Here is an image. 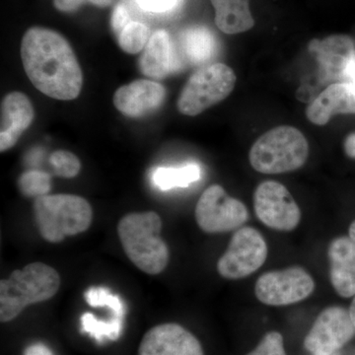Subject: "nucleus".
<instances>
[{
    "instance_id": "1",
    "label": "nucleus",
    "mask_w": 355,
    "mask_h": 355,
    "mask_svg": "<svg viewBox=\"0 0 355 355\" xmlns=\"http://www.w3.org/2000/svg\"><path fill=\"white\" fill-rule=\"evenodd\" d=\"M21 58L28 78L40 92L62 101L80 94L83 70L71 46L60 33L30 28L21 42Z\"/></svg>"
},
{
    "instance_id": "2",
    "label": "nucleus",
    "mask_w": 355,
    "mask_h": 355,
    "mask_svg": "<svg viewBox=\"0 0 355 355\" xmlns=\"http://www.w3.org/2000/svg\"><path fill=\"white\" fill-rule=\"evenodd\" d=\"M162 225L156 212H132L123 216L116 228L128 258L147 275H159L169 263V249L160 237Z\"/></svg>"
},
{
    "instance_id": "3",
    "label": "nucleus",
    "mask_w": 355,
    "mask_h": 355,
    "mask_svg": "<svg viewBox=\"0 0 355 355\" xmlns=\"http://www.w3.org/2000/svg\"><path fill=\"white\" fill-rule=\"evenodd\" d=\"M60 287L57 270L43 263H32L16 270L0 282V321L8 323L27 306L53 298Z\"/></svg>"
},
{
    "instance_id": "4",
    "label": "nucleus",
    "mask_w": 355,
    "mask_h": 355,
    "mask_svg": "<svg viewBox=\"0 0 355 355\" xmlns=\"http://www.w3.org/2000/svg\"><path fill=\"white\" fill-rule=\"evenodd\" d=\"M309 144L300 130L279 125L263 133L250 149L252 167L261 174H284L304 166Z\"/></svg>"
},
{
    "instance_id": "5",
    "label": "nucleus",
    "mask_w": 355,
    "mask_h": 355,
    "mask_svg": "<svg viewBox=\"0 0 355 355\" xmlns=\"http://www.w3.org/2000/svg\"><path fill=\"white\" fill-rule=\"evenodd\" d=\"M35 221L46 241L60 243L67 236L85 232L92 223L90 203L76 195L44 196L34 203Z\"/></svg>"
},
{
    "instance_id": "6",
    "label": "nucleus",
    "mask_w": 355,
    "mask_h": 355,
    "mask_svg": "<svg viewBox=\"0 0 355 355\" xmlns=\"http://www.w3.org/2000/svg\"><path fill=\"white\" fill-rule=\"evenodd\" d=\"M234 70L224 64L205 65L196 71L184 86L177 108L184 116H198L218 104L234 90Z\"/></svg>"
},
{
    "instance_id": "7",
    "label": "nucleus",
    "mask_w": 355,
    "mask_h": 355,
    "mask_svg": "<svg viewBox=\"0 0 355 355\" xmlns=\"http://www.w3.org/2000/svg\"><path fill=\"white\" fill-rule=\"evenodd\" d=\"M268 245L253 227L236 230L227 250L217 261V272L226 279H245L265 263Z\"/></svg>"
},
{
    "instance_id": "8",
    "label": "nucleus",
    "mask_w": 355,
    "mask_h": 355,
    "mask_svg": "<svg viewBox=\"0 0 355 355\" xmlns=\"http://www.w3.org/2000/svg\"><path fill=\"white\" fill-rule=\"evenodd\" d=\"M196 220L203 232L224 233L236 230L246 223V205L230 197L219 184L203 191L195 210Z\"/></svg>"
},
{
    "instance_id": "9",
    "label": "nucleus",
    "mask_w": 355,
    "mask_h": 355,
    "mask_svg": "<svg viewBox=\"0 0 355 355\" xmlns=\"http://www.w3.org/2000/svg\"><path fill=\"white\" fill-rule=\"evenodd\" d=\"M314 289V279L307 270L301 266H291L261 275L257 280L254 294L263 304L286 306L305 300Z\"/></svg>"
},
{
    "instance_id": "10",
    "label": "nucleus",
    "mask_w": 355,
    "mask_h": 355,
    "mask_svg": "<svg viewBox=\"0 0 355 355\" xmlns=\"http://www.w3.org/2000/svg\"><path fill=\"white\" fill-rule=\"evenodd\" d=\"M254 209L261 223L277 231L294 230L301 220V210L286 187L266 181L257 187Z\"/></svg>"
},
{
    "instance_id": "11",
    "label": "nucleus",
    "mask_w": 355,
    "mask_h": 355,
    "mask_svg": "<svg viewBox=\"0 0 355 355\" xmlns=\"http://www.w3.org/2000/svg\"><path fill=\"white\" fill-rule=\"evenodd\" d=\"M355 336L349 311L338 306L326 308L304 340V347L312 355H334Z\"/></svg>"
},
{
    "instance_id": "12",
    "label": "nucleus",
    "mask_w": 355,
    "mask_h": 355,
    "mask_svg": "<svg viewBox=\"0 0 355 355\" xmlns=\"http://www.w3.org/2000/svg\"><path fill=\"white\" fill-rule=\"evenodd\" d=\"M139 355H205L200 340L181 324H161L150 329L140 343Z\"/></svg>"
},
{
    "instance_id": "13",
    "label": "nucleus",
    "mask_w": 355,
    "mask_h": 355,
    "mask_svg": "<svg viewBox=\"0 0 355 355\" xmlns=\"http://www.w3.org/2000/svg\"><path fill=\"white\" fill-rule=\"evenodd\" d=\"M316 53L327 80L343 83L347 80L355 57V42L347 35L338 34L322 41L312 42L310 50Z\"/></svg>"
},
{
    "instance_id": "14",
    "label": "nucleus",
    "mask_w": 355,
    "mask_h": 355,
    "mask_svg": "<svg viewBox=\"0 0 355 355\" xmlns=\"http://www.w3.org/2000/svg\"><path fill=\"white\" fill-rule=\"evenodd\" d=\"M166 89L153 80H135L121 86L114 95V105L119 112L128 118H142L162 106Z\"/></svg>"
},
{
    "instance_id": "15",
    "label": "nucleus",
    "mask_w": 355,
    "mask_h": 355,
    "mask_svg": "<svg viewBox=\"0 0 355 355\" xmlns=\"http://www.w3.org/2000/svg\"><path fill=\"white\" fill-rule=\"evenodd\" d=\"M35 118L34 107L22 92H11L1 102L0 151L12 148Z\"/></svg>"
},
{
    "instance_id": "16",
    "label": "nucleus",
    "mask_w": 355,
    "mask_h": 355,
    "mask_svg": "<svg viewBox=\"0 0 355 355\" xmlns=\"http://www.w3.org/2000/svg\"><path fill=\"white\" fill-rule=\"evenodd\" d=\"M338 114H355V84L349 81L331 84L306 109L308 120L317 125H327Z\"/></svg>"
},
{
    "instance_id": "17",
    "label": "nucleus",
    "mask_w": 355,
    "mask_h": 355,
    "mask_svg": "<svg viewBox=\"0 0 355 355\" xmlns=\"http://www.w3.org/2000/svg\"><path fill=\"white\" fill-rule=\"evenodd\" d=\"M331 286L338 295H355V243L350 238H336L328 250Z\"/></svg>"
},
{
    "instance_id": "18",
    "label": "nucleus",
    "mask_w": 355,
    "mask_h": 355,
    "mask_svg": "<svg viewBox=\"0 0 355 355\" xmlns=\"http://www.w3.org/2000/svg\"><path fill=\"white\" fill-rule=\"evenodd\" d=\"M172 42L165 30L151 35L139 60V69L147 77L165 78L171 71Z\"/></svg>"
},
{
    "instance_id": "19",
    "label": "nucleus",
    "mask_w": 355,
    "mask_h": 355,
    "mask_svg": "<svg viewBox=\"0 0 355 355\" xmlns=\"http://www.w3.org/2000/svg\"><path fill=\"white\" fill-rule=\"evenodd\" d=\"M216 10V24L228 35L241 34L251 30L254 19L249 0H210Z\"/></svg>"
},
{
    "instance_id": "20",
    "label": "nucleus",
    "mask_w": 355,
    "mask_h": 355,
    "mask_svg": "<svg viewBox=\"0 0 355 355\" xmlns=\"http://www.w3.org/2000/svg\"><path fill=\"white\" fill-rule=\"evenodd\" d=\"M180 50L187 62L200 64L207 62L216 50L214 35L203 26H191L180 35Z\"/></svg>"
},
{
    "instance_id": "21",
    "label": "nucleus",
    "mask_w": 355,
    "mask_h": 355,
    "mask_svg": "<svg viewBox=\"0 0 355 355\" xmlns=\"http://www.w3.org/2000/svg\"><path fill=\"white\" fill-rule=\"evenodd\" d=\"M202 177L200 166L190 163L182 167H159L154 170L153 181L161 191L187 188Z\"/></svg>"
},
{
    "instance_id": "22",
    "label": "nucleus",
    "mask_w": 355,
    "mask_h": 355,
    "mask_svg": "<svg viewBox=\"0 0 355 355\" xmlns=\"http://www.w3.org/2000/svg\"><path fill=\"white\" fill-rule=\"evenodd\" d=\"M123 318L114 316L110 321L96 319L91 313H84L81 317V326L83 333L88 334L97 342H103L105 338L116 340L120 338L123 330Z\"/></svg>"
},
{
    "instance_id": "23",
    "label": "nucleus",
    "mask_w": 355,
    "mask_h": 355,
    "mask_svg": "<svg viewBox=\"0 0 355 355\" xmlns=\"http://www.w3.org/2000/svg\"><path fill=\"white\" fill-rule=\"evenodd\" d=\"M149 35L150 32L146 25L132 21L119 35V44L125 53L137 55L146 48L147 42L150 38Z\"/></svg>"
},
{
    "instance_id": "24",
    "label": "nucleus",
    "mask_w": 355,
    "mask_h": 355,
    "mask_svg": "<svg viewBox=\"0 0 355 355\" xmlns=\"http://www.w3.org/2000/svg\"><path fill=\"white\" fill-rule=\"evenodd\" d=\"M18 184L21 193L26 197H44L51 189V175L38 170H30L21 175Z\"/></svg>"
},
{
    "instance_id": "25",
    "label": "nucleus",
    "mask_w": 355,
    "mask_h": 355,
    "mask_svg": "<svg viewBox=\"0 0 355 355\" xmlns=\"http://www.w3.org/2000/svg\"><path fill=\"white\" fill-rule=\"evenodd\" d=\"M86 302L92 307H108L114 316L125 317V306L116 294H112L109 288L101 286L90 287L84 294Z\"/></svg>"
},
{
    "instance_id": "26",
    "label": "nucleus",
    "mask_w": 355,
    "mask_h": 355,
    "mask_svg": "<svg viewBox=\"0 0 355 355\" xmlns=\"http://www.w3.org/2000/svg\"><path fill=\"white\" fill-rule=\"evenodd\" d=\"M50 162L55 175L62 178H74L81 169V163L77 156L69 151L58 150L51 155Z\"/></svg>"
},
{
    "instance_id": "27",
    "label": "nucleus",
    "mask_w": 355,
    "mask_h": 355,
    "mask_svg": "<svg viewBox=\"0 0 355 355\" xmlns=\"http://www.w3.org/2000/svg\"><path fill=\"white\" fill-rule=\"evenodd\" d=\"M246 355H286L284 338L277 331H270L263 336L256 349Z\"/></svg>"
},
{
    "instance_id": "28",
    "label": "nucleus",
    "mask_w": 355,
    "mask_h": 355,
    "mask_svg": "<svg viewBox=\"0 0 355 355\" xmlns=\"http://www.w3.org/2000/svg\"><path fill=\"white\" fill-rule=\"evenodd\" d=\"M114 0H53V6L60 12L70 13L78 10L84 4H92V6L105 8L112 6Z\"/></svg>"
},
{
    "instance_id": "29",
    "label": "nucleus",
    "mask_w": 355,
    "mask_h": 355,
    "mask_svg": "<svg viewBox=\"0 0 355 355\" xmlns=\"http://www.w3.org/2000/svg\"><path fill=\"white\" fill-rule=\"evenodd\" d=\"M180 0H137V4L149 12L163 13L172 10Z\"/></svg>"
},
{
    "instance_id": "30",
    "label": "nucleus",
    "mask_w": 355,
    "mask_h": 355,
    "mask_svg": "<svg viewBox=\"0 0 355 355\" xmlns=\"http://www.w3.org/2000/svg\"><path fill=\"white\" fill-rule=\"evenodd\" d=\"M132 22L130 20V14H128V9L123 4H118L116 8L114 9L113 15H112L111 24L113 28L114 34L116 37L120 35V33L123 31V28Z\"/></svg>"
},
{
    "instance_id": "31",
    "label": "nucleus",
    "mask_w": 355,
    "mask_h": 355,
    "mask_svg": "<svg viewBox=\"0 0 355 355\" xmlns=\"http://www.w3.org/2000/svg\"><path fill=\"white\" fill-rule=\"evenodd\" d=\"M24 355H53V354L46 345L38 343L28 347Z\"/></svg>"
},
{
    "instance_id": "32",
    "label": "nucleus",
    "mask_w": 355,
    "mask_h": 355,
    "mask_svg": "<svg viewBox=\"0 0 355 355\" xmlns=\"http://www.w3.org/2000/svg\"><path fill=\"white\" fill-rule=\"evenodd\" d=\"M345 151L350 158L355 159V132L350 133L345 139Z\"/></svg>"
},
{
    "instance_id": "33",
    "label": "nucleus",
    "mask_w": 355,
    "mask_h": 355,
    "mask_svg": "<svg viewBox=\"0 0 355 355\" xmlns=\"http://www.w3.org/2000/svg\"><path fill=\"white\" fill-rule=\"evenodd\" d=\"M349 315L350 318H352V323H354L355 328V295L354 301H352V305H350Z\"/></svg>"
},
{
    "instance_id": "34",
    "label": "nucleus",
    "mask_w": 355,
    "mask_h": 355,
    "mask_svg": "<svg viewBox=\"0 0 355 355\" xmlns=\"http://www.w3.org/2000/svg\"><path fill=\"white\" fill-rule=\"evenodd\" d=\"M349 238L355 243V221L352 222L349 227Z\"/></svg>"
},
{
    "instance_id": "35",
    "label": "nucleus",
    "mask_w": 355,
    "mask_h": 355,
    "mask_svg": "<svg viewBox=\"0 0 355 355\" xmlns=\"http://www.w3.org/2000/svg\"><path fill=\"white\" fill-rule=\"evenodd\" d=\"M334 355H338V354H334Z\"/></svg>"
},
{
    "instance_id": "36",
    "label": "nucleus",
    "mask_w": 355,
    "mask_h": 355,
    "mask_svg": "<svg viewBox=\"0 0 355 355\" xmlns=\"http://www.w3.org/2000/svg\"><path fill=\"white\" fill-rule=\"evenodd\" d=\"M354 58H355V57H354Z\"/></svg>"
}]
</instances>
